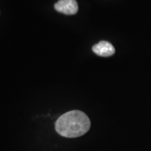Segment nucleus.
<instances>
[{"label": "nucleus", "instance_id": "1", "mask_svg": "<svg viewBox=\"0 0 151 151\" xmlns=\"http://www.w3.org/2000/svg\"><path fill=\"white\" fill-rule=\"evenodd\" d=\"M90 120L86 113L81 111H71L65 113L55 122V129L60 135L67 138H76L89 131Z\"/></svg>", "mask_w": 151, "mask_h": 151}, {"label": "nucleus", "instance_id": "3", "mask_svg": "<svg viewBox=\"0 0 151 151\" xmlns=\"http://www.w3.org/2000/svg\"><path fill=\"white\" fill-rule=\"evenodd\" d=\"M92 50L97 55L101 57H109L113 55L116 52L115 48L111 43L107 41H100L92 47Z\"/></svg>", "mask_w": 151, "mask_h": 151}, {"label": "nucleus", "instance_id": "2", "mask_svg": "<svg viewBox=\"0 0 151 151\" xmlns=\"http://www.w3.org/2000/svg\"><path fill=\"white\" fill-rule=\"evenodd\" d=\"M57 11L66 15H74L78 12V6L76 0H60L55 4Z\"/></svg>", "mask_w": 151, "mask_h": 151}]
</instances>
